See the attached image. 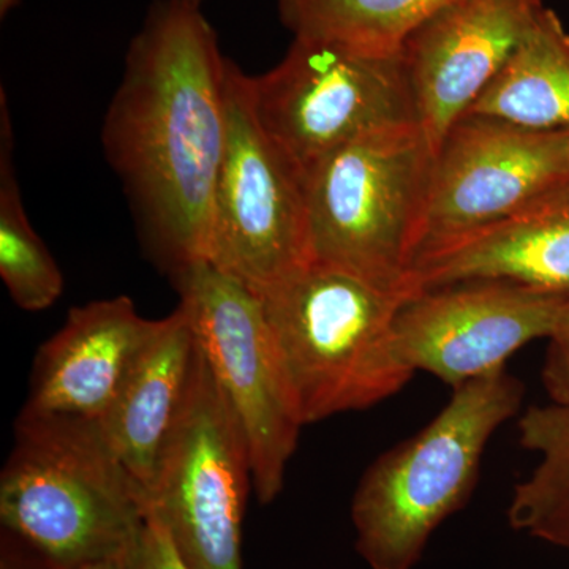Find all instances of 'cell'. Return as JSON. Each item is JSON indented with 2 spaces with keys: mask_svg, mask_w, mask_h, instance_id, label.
I'll return each mask as SVG.
<instances>
[{
  "mask_svg": "<svg viewBox=\"0 0 569 569\" xmlns=\"http://www.w3.org/2000/svg\"><path fill=\"white\" fill-rule=\"evenodd\" d=\"M228 62L200 3L156 0L104 118L108 162L146 247L171 279L208 261L227 138Z\"/></svg>",
  "mask_w": 569,
  "mask_h": 569,
  "instance_id": "1",
  "label": "cell"
},
{
  "mask_svg": "<svg viewBox=\"0 0 569 569\" xmlns=\"http://www.w3.org/2000/svg\"><path fill=\"white\" fill-rule=\"evenodd\" d=\"M146 516V490L100 421L20 413L0 477V519L11 537L52 568L74 569L129 552Z\"/></svg>",
  "mask_w": 569,
  "mask_h": 569,
  "instance_id": "2",
  "label": "cell"
},
{
  "mask_svg": "<svg viewBox=\"0 0 569 569\" xmlns=\"http://www.w3.org/2000/svg\"><path fill=\"white\" fill-rule=\"evenodd\" d=\"M258 295L302 426L376 407L415 376L395 342L397 312L415 295L318 261Z\"/></svg>",
  "mask_w": 569,
  "mask_h": 569,
  "instance_id": "3",
  "label": "cell"
},
{
  "mask_svg": "<svg viewBox=\"0 0 569 569\" xmlns=\"http://www.w3.org/2000/svg\"><path fill=\"white\" fill-rule=\"evenodd\" d=\"M523 396L505 369L460 385L425 429L367 468L351 520L370 569L418 563L433 531L473 492L490 438L519 413Z\"/></svg>",
  "mask_w": 569,
  "mask_h": 569,
  "instance_id": "4",
  "label": "cell"
},
{
  "mask_svg": "<svg viewBox=\"0 0 569 569\" xmlns=\"http://www.w3.org/2000/svg\"><path fill=\"white\" fill-rule=\"evenodd\" d=\"M433 151L419 123L342 146L305 176L312 261L417 295L415 264Z\"/></svg>",
  "mask_w": 569,
  "mask_h": 569,
  "instance_id": "5",
  "label": "cell"
},
{
  "mask_svg": "<svg viewBox=\"0 0 569 569\" xmlns=\"http://www.w3.org/2000/svg\"><path fill=\"white\" fill-rule=\"evenodd\" d=\"M310 261L305 174L258 118L252 78L230 61L208 263L260 293Z\"/></svg>",
  "mask_w": 569,
  "mask_h": 569,
  "instance_id": "6",
  "label": "cell"
},
{
  "mask_svg": "<svg viewBox=\"0 0 569 569\" xmlns=\"http://www.w3.org/2000/svg\"><path fill=\"white\" fill-rule=\"evenodd\" d=\"M250 482L244 432L198 347L189 395L149 485L148 516L193 569H242Z\"/></svg>",
  "mask_w": 569,
  "mask_h": 569,
  "instance_id": "7",
  "label": "cell"
},
{
  "mask_svg": "<svg viewBox=\"0 0 569 569\" xmlns=\"http://www.w3.org/2000/svg\"><path fill=\"white\" fill-rule=\"evenodd\" d=\"M194 339L244 432L258 500L282 492L302 426L260 295L201 261L173 277Z\"/></svg>",
  "mask_w": 569,
  "mask_h": 569,
  "instance_id": "8",
  "label": "cell"
},
{
  "mask_svg": "<svg viewBox=\"0 0 569 569\" xmlns=\"http://www.w3.org/2000/svg\"><path fill=\"white\" fill-rule=\"evenodd\" d=\"M252 78L254 110L298 170L388 127L418 122L402 58L295 39L274 69Z\"/></svg>",
  "mask_w": 569,
  "mask_h": 569,
  "instance_id": "9",
  "label": "cell"
},
{
  "mask_svg": "<svg viewBox=\"0 0 569 569\" xmlns=\"http://www.w3.org/2000/svg\"><path fill=\"white\" fill-rule=\"evenodd\" d=\"M568 192L569 133L466 114L433 156L417 263Z\"/></svg>",
  "mask_w": 569,
  "mask_h": 569,
  "instance_id": "10",
  "label": "cell"
},
{
  "mask_svg": "<svg viewBox=\"0 0 569 569\" xmlns=\"http://www.w3.org/2000/svg\"><path fill=\"white\" fill-rule=\"evenodd\" d=\"M568 309L569 296L503 280L426 288L397 312L396 350L415 373L455 389L505 369L533 340L549 339Z\"/></svg>",
  "mask_w": 569,
  "mask_h": 569,
  "instance_id": "11",
  "label": "cell"
},
{
  "mask_svg": "<svg viewBox=\"0 0 569 569\" xmlns=\"http://www.w3.org/2000/svg\"><path fill=\"white\" fill-rule=\"evenodd\" d=\"M545 9L542 0H452L403 44L400 58L433 156Z\"/></svg>",
  "mask_w": 569,
  "mask_h": 569,
  "instance_id": "12",
  "label": "cell"
},
{
  "mask_svg": "<svg viewBox=\"0 0 569 569\" xmlns=\"http://www.w3.org/2000/svg\"><path fill=\"white\" fill-rule=\"evenodd\" d=\"M159 325L127 296L73 307L36 356L21 413L102 421Z\"/></svg>",
  "mask_w": 569,
  "mask_h": 569,
  "instance_id": "13",
  "label": "cell"
},
{
  "mask_svg": "<svg viewBox=\"0 0 569 569\" xmlns=\"http://www.w3.org/2000/svg\"><path fill=\"white\" fill-rule=\"evenodd\" d=\"M198 343L181 305L160 320L100 426L116 458L148 497L160 452L192 383Z\"/></svg>",
  "mask_w": 569,
  "mask_h": 569,
  "instance_id": "14",
  "label": "cell"
},
{
  "mask_svg": "<svg viewBox=\"0 0 569 569\" xmlns=\"http://www.w3.org/2000/svg\"><path fill=\"white\" fill-rule=\"evenodd\" d=\"M468 280H503L569 296V192L518 219L419 258V291Z\"/></svg>",
  "mask_w": 569,
  "mask_h": 569,
  "instance_id": "15",
  "label": "cell"
},
{
  "mask_svg": "<svg viewBox=\"0 0 569 569\" xmlns=\"http://www.w3.org/2000/svg\"><path fill=\"white\" fill-rule=\"evenodd\" d=\"M467 114L538 132L569 133V33L556 11L539 14Z\"/></svg>",
  "mask_w": 569,
  "mask_h": 569,
  "instance_id": "16",
  "label": "cell"
},
{
  "mask_svg": "<svg viewBox=\"0 0 569 569\" xmlns=\"http://www.w3.org/2000/svg\"><path fill=\"white\" fill-rule=\"evenodd\" d=\"M452 0H277L295 39L370 56H397Z\"/></svg>",
  "mask_w": 569,
  "mask_h": 569,
  "instance_id": "17",
  "label": "cell"
},
{
  "mask_svg": "<svg viewBox=\"0 0 569 569\" xmlns=\"http://www.w3.org/2000/svg\"><path fill=\"white\" fill-rule=\"evenodd\" d=\"M13 130L6 91L0 92V277L14 305L28 312L48 309L61 298L63 277L33 230L22 204L13 167Z\"/></svg>",
  "mask_w": 569,
  "mask_h": 569,
  "instance_id": "18",
  "label": "cell"
},
{
  "mask_svg": "<svg viewBox=\"0 0 569 569\" xmlns=\"http://www.w3.org/2000/svg\"><path fill=\"white\" fill-rule=\"evenodd\" d=\"M519 441L539 455L538 466L519 482L508 508L512 529L552 501L569 496V406L530 407L519 419Z\"/></svg>",
  "mask_w": 569,
  "mask_h": 569,
  "instance_id": "19",
  "label": "cell"
},
{
  "mask_svg": "<svg viewBox=\"0 0 569 569\" xmlns=\"http://www.w3.org/2000/svg\"><path fill=\"white\" fill-rule=\"evenodd\" d=\"M130 561L132 569H193L182 559L167 529L151 516L130 550Z\"/></svg>",
  "mask_w": 569,
  "mask_h": 569,
  "instance_id": "20",
  "label": "cell"
},
{
  "mask_svg": "<svg viewBox=\"0 0 569 569\" xmlns=\"http://www.w3.org/2000/svg\"><path fill=\"white\" fill-rule=\"evenodd\" d=\"M542 383L552 403L569 406V309L557 331L549 337Z\"/></svg>",
  "mask_w": 569,
  "mask_h": 569,
  "instance_id": "21",
  "label": "cell"
},
{
  "mask_svg": "<svg viewBox=\"0 0 569 569\" xmlns=\"http://www.w3.org/2000/svg\"><path fill=\"white\" fill-rule=\"evenodd\" d=\"M516 530L527 531L531 537L569 549V496L539 509Z\"/></svg>",
  "mask_w": 569,
  "mask_h": 569,
  "instance_id": "22",
  "label": "cell"
},
{
  "mask_svg": "<svg viewBox=\"0 0 569 569\" xmlns=\"http://www.w3.org/2000/svg\"><path fill=\"white\" fill-rule=\"evenodd\" d=\"M36 552V550H33ZM0 569H54L43 557L36 552V557H26L20 550L14 549L11 542H3L2 560Z\"/></svg>",
  "mask_w": 569,
  "mask_h": 569,
  "instance_id": "23",
  "label": "cell"
},
{
  "mask_svg": "<svg viewBox=\"0 0 569 569\" xmlns=\"http://www.w3.org/2000/svg\"><path fill=\"white\" fill-rule=\"evenodd\" d=\"M130 550L129 552L121 553V556L110 557V559L91 561V563L81 565V567L74 569H132V561H130Z\"/></svg>",
  "mask_w": 569,
  "mask_h": 569,
  "instance_id": "24",
  "label": "cell"
},
{
  "mask_svg": "<svg viewBox=\"0 0 569 569\" xmlns=\"http://www.w3.org/2000/svg\"><path fill=\"white\" fill-rule=\"evenodd\" d=\"M20 2L21 0H0V14H2V18L7 17Z\"/></svg>",
  "mask_w": 569,
  "mask_h": 569,
  "instance_id": "25",
  "label": "cell"
},
{
  "mask_svg": "<svg viewBox=\"0 0 569 569\" xmlns=\"http://www.w3.org/2000/svg\"><path fill=\"white\" fill-rule=\"evenodd\" d=\"M194 2L201 3L203 2V0H194Z\"/></svg>",
  "mask_w": 569,
  "mask_h": 569,
  "instance_id": "26",
  "label": "cell"
}]
</instances>
